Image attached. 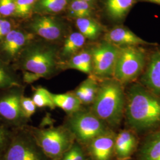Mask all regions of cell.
Returning a JSON list of instances; mask_svg holds the SVG:
<instances>
[{
    "instance_id": "cell-6",
    "label": "cell",
    "mask_w": 160,
    "mask_h": 160,
    "mask_svg": "<svg viewBox=\"0 0 160 160\" xmlns=\"http://www.w3.org/2000/svg\"><path fill=\"white\" fill-rule=\"evenodd\" d=\"M1 160H52L37 143L28 125L14 129L12 141Z\"/></svg>"
},
{
    "instance_id": "cell-23",
    "label": "cell",
    "mask_w": 160,
    "mask_h": 160,
    "mask_svg": "<svg viewBox=\"0 0 160 160\" xmlns=\"http://www.w3.org/2000/svg\"><path fill=\"white\" fill-rule=\"evenodd\" d=\"M22 86L10 64L0 59V90Z\"/></svg>"
},
{
    "instance_id": "cell-21",
    "label": "cell",
    "mask_w": 160,
    "mask_h": 160,
    "mask_svg": "<svg viewBox=\"0 0 160 160\" xmlns=\"http://www.w3.org/2000/svg\"><path fill=\"white\" fill-rule=\"evenodd\" d=\"M75 24L79 32L86 39H95L102 32V25L92 17L77 18Z\"/></svg>"
},
{
    "instance_id": "cell-10",
    "label": "cell",
    "mask_w": 160,
    "mask_h": 160,
    "mask_svg": "<svg viewBox=\"0 0 160 160\" xmlns=\"http://www.w3.org/2000/svg\"><path fill=\"white\" fill-rule=\"evenodd\" d=\"M35 39V36L18 27L12 29L0 42V59L10 64L16 62L23 50Z\"/></svg>"
},
{
    "instance_id": "cell-4",
    "label": "cell",
    "mask_w": 160,
    "mask_h": 160,
    "mask_svg": "<svg viewBox=\"0 0 160 160\" xmlns=\"http://www.w3.org/2000/svg\"><path fill=\"white\" fill-rule=\"evenodd\" d=\"M37 143L52 160H59L76 142L65 125L47 128L28 126Z\"/></svg>"
},
{
    "instance_id": "cell-12",
    "label": "cell",
    "mask_w": 160,
    "mask_h": 160,
    "mask_svg": "<svg viewBox=\"0 0 160 160\" xmlns=\"http://www.w3.org/2000/svg\"><path fill=\"white\" fill-rule=\"evenodd\" d=\"M116 135L110 129L95 138L87 146L92 160H110Z\"/></svg>"
},
{
    "instance_id": "cell-1",
    "label": "cell",
    "mask_w": 160,
    "mask_h": 160,
    "mask_svg": "<svg viewBox=\"0 0 160 160\" xmlns=\"http://www.w3.org/2000/svg\"><path fill=\"white\" fill-rule=\"evenodd\" d=\"M125 113L128 124L136 131L142 132L160 125V97L140 85L128 92Z\"/></svg>"
},
{
    "instance_id": "cell-20",
    "label": "cell",
    "mask_w": 160,
    "mask_h": 160,
    "mask_svg": "<svg viewBox=\"0 0 160 160\" xmlns=\"http://www.w3.org/2000/svg\"><path fill=\"white\" fill-rule=\"evenodd\" d=\"M63 64L67 68L76 69L87 74H92V63L90 49H82Z\"/></svg>"
},
{
    "instance_id": "cell-3",
    "label": "cell",
    "mask_w": 160,
    "mask_h": 160,
    "mask_svg": "<svg viewBox=\"0 0 160 160\" xmlns=\"http://www.w3.org/2000/svg\"><path fill=\"white\" fill-rule=\"evenodd\" d=\"M125 109V98L122 84L114 78L104 79L99 84L91 111L108 126L116 127L119 125Z\"/></svg>"
},
{
    "instance_id": "cell-9",
    "label": "cell",
    "mask_w": 160,
    "mask_h": 160,
    "mask_svg": "<svg viewBox=\"0 0 160 160\" xmlns=\"http://www.w3.org/2000/svg\"><path fill=\"white\" fill-rule=\"evenodd\" d=\"M90 51L92 55L93 75L104 79L113 77L119 47L104 41L92 47Z\"/></svg>"
},
{
    "instance_id": "cell-34",
    "label": "cell",
    "mask_w": 160,
    "mask_h": 160,
    "mask_svg": "<svg viewBox=\"0 0 160 160\" xmlns=\"http://www.w3.org/2000/svg\"></svg>"
},
{
    "instance_id": "cell-27",
    "label": "cell",
    "mask_w": 160,
    "mask_h": 160,
    "mask_svg": "<svg viewBox=\"0 0 160 160\" xmlns=\"http://www.w3.org/2000/svg\"><path fill=\"white\" fill-rule=\"evenodd\" d=\"M38 0H16V10L14 18L26 19L34 12Z\"/></svg>"
},
{
    "instance_id": "cell-32",
    "label": "cell",
    "mask_w": 160,
    "mask_h": 160,
    "mask_svg": "<svg viewBox=\"0 0 160 160\" xmlns=\"http://www.w3.org/2000/svg\"><path fill=\"white\" fill-rule=\"evenodd\" d=\"M72 160H87L86 155L82 148V145L77 142H75L73 146L70 149Z\"/></svg>"
},
{
    "instance_id": "cell-8",
    "label": "cell",
    "mask_w": 160,
    "mask_h": 160,
    "mask_svg": "<svg viewBox=\"0 0 160 160\" xmlns=\"http://www.w3.org/2000/svg\"><path fill=\"white\" fill-rule=\"evenodd\" d=\"M23 86L0 90V120L13 129L27 125L20 106L24 95Z\"/></svg>"
},
{
    "instance_id": "cell-14",
    "label": "cell",
    "mask_w": 160,
    "mask_h": 160,
    "mask_svg": "<svg viewBox=\"0 0 160 160\" xmlns=\"http://www.w3.org/2000/svg\"><path fill=\"white\" fill-rule=\"evenodd\" d=\"M142 81L150 91L160 97V49L153 53Z\"/></svg>"
},
{
    "instance_id": "cell-31",
    "label": "cell",
    "mask_w": 160,
    "mask_h": 160,
    "mask_svg": "<svg viewBox=\"0 0 160 160\" xmlns=\"http://www.w3.org/2000/svg\"><path fill=\"white\" fill-rule=\"evenodd\" d=\"M17 27L15 21L12 18L0 17V42L12 29Z\"/></svg>"
},
{
    "instance_id": "cell-30",
    "label": "cell",
    "mask_w": 160,
    "mask_h": 160,
    "mask_svg": "<svg viewBox=\"0 0 160 160\" xmlns=\"http://www.w3.org/2000/svg\"><path fill=\"white\" fill-rule=\"evenodd\" d=\"M16 0H0V17L14 18Z\"/></svg>"
},
{
    "instance_id": "cell-2",
    "label": "cell",
    "mask_w": 160,
    "mask_h": 160,
    "mask_svg": "<svg viewBox=\"0 0 160 160\" xmlns=\"http://www.w3.org/2000/svg\"><path fill=\"white\" fill-rule=\"evenodd\" d=\"M58 59L56 46L34 39L23 50L16 63L23 71L24 82L32 83L53 74L59 64Z\"/></svg>"
},
{
    "instance_id": "cell-35",
    "label": "cell",
    "mask_w": 160,
    "mask_h": 160,
    "mask_svg": "<svg viewBox=\"0 0 160 160\" xmlns=\"http://www.w3.org/2000/svg\"></svg>"
},
{
    "instance_id": "cell-25",
    "label": "cell",
    "mask_w": 160,
    "mask_h": 160,
    "mask_svg": "<svg viewBox=\"0 0 160 160\" xmlns=\"http://www.w3.org/2000/svg\"><path fill=\"white\" fill-rule=\"evenodd\" d=\"M67 5L68 0H38L34 8L43 14L51 15L62 12Z\"/></svg>"
},
{
    "instance_id": "cell-16",
    "label": "cell",
    "mask_w": 160,
    "mask_h": 160,
    "mask_svg": "<svg viewBox=\"0 0 160 160\" xmlns=\"http://www.w3.org/2000/svg\"><path fill=\"white\" fill-rule=\"evenodd\" d=\"M138 0H104V9L107 16L114 21H120L126 17Z\"/></svg>"
},
{
    "instance_id": "cell-28",
    "label": "cell",
    "mask_w": 160,
    "mask_h": 160,
    "mask_svg": "<svg viewBox=\"0 0 160 160\" xmlns=\"http://www.w3.org/2000/svg\"><path fill=\"white\" fill-rule=\"evenodd\" d=\"M14 129L0 120V160L12 141Z\"/></svg>"
},
{
    "instance_id": "cell-19",
    "label": "cell",
    "mask_w": 160,
    "mask_h": 160,
    "mask_svg": "<svg viewBox=\"0 0 160 160\" xmlns=\"http://www.w3.org/2000/svg\"><path fill=\"white\" fill-rule=\"evenodd\" d=\"M52 97L56 108L62 109L67 115L82 109V104L72 92L63 94L52 93Z\"/></svg>"
},
{
    "instance_id": "cell-22",
    "label": "cell",
    "mask_w": 160,
    "mask_h": 160,
    "mask_svg": "<svg viewBox=\"0 0 160 160\" xmlns=\"http://www.w3.org/2000/svg\"><path fill=\"white\" fill-rule=\"evenodd\" d=\"M139 160H160V131L152 135L143 143Z\"/></svg>"
},
{
    "instance_id": "cell-29",
    "label": "cell",
    "mask_w": 160,
    "mask_h": 160,
    "mask_svg": "<svg viewBox=\"0 0 160 160\" xmlns=\"http://www.w3.org/2000/svg\"><path fill=\"white\" fill-rule=\"evenodd\" d=\"M21 109L24 117L26 120H30L32 116L36 113L37 107L30 97H26L23 95L20 101Z\"/></svg>"
},
{
    "instance_id": "cell-15",
    "label": "cell",
    "mask_w": 160,
    "mask_h": 160,
    "mask_svg": "<svg viewBox=\"0 0 160 160\" xmlns=\"http://www.w3.org/2000/svg\"><path fill=\"white\" fill-rule=\"evenodd\" d=\"M86 40V38L79 32H72L66 37L61 50L58 51V58H60L63 64L82 50Z\"/></svg>"
},
{
    "instance_id": "cell-13",
    "label": "cell",
    "mask_w": 160,
    "mask_h": 160,
    "mask_svg": "<svg viewBox=\"0 0 160 160\" xmlns=\"http://www.w3.org/2000/svg\"><path fill=\"white\" fill-rule=\"evenodd\" d=\"M104 39L105 41L118 47L152 45L124 27H116L111 29L105 34Z\"/></svg>"
},
{
    "instance_id": "cell-18",
    "label": "cell",
    "mask_w": 160,
    "mask_h": 160,
    "mask_svg": "<svg viewBox=\"0 0 160 160\" xmlns=\"http://www.w3.org/2000/svg\"><path fill=\"white\" fill-rule=\"evenodd\" d=\"M99 84L94 76L90 77L80 84L72 92L82 105L92 104L97 96Z\"/></svg>"
},
{
    "instance_id": "cell-7",
    "label": "cell",
    "mask_w": 160,
    "mask_h": 160,
    "mask_svg": "<svg viewBox=\"0 0 160 160\" xmlns=\"http://www.w3.org/2000/svg\"><path fill=\"white\" fill-rule=\"evenodd\" d=\"M145 63V53L137 46L119 48L114 66L113 77L120 84L136 79L142 71Z\"/></svg>"
},
{
    "instance_id": "cell-24",
    "label": "cell",
    "mask_w": 160,
    "mask_h": 160,
    "mask_svg": "<svg viewBox=\"0 0 160 160\" xmlns=\"http://www.w3.org/2000/svg\"><path fill=\"white\" fill-rule=\"evenodd\" d=\"M93 7L89 2L83 0H72L68 6V14L70 17L75 18L92 17Z\"/></svg>"
},
{
    "instance_id": "cell-26",
    "label": "cell",
    "mask_w": 160,
    "mask_h": 160,
    "mask_svg": "<svg viewBox=\"0 0 160 160\" xmlns=\"http://www.w3.org/2000/svg\"><path fill=\"white\" fill-rule=\"evenodd\" d=\"M32 98L38 108H48L51 109L56 108L52 97V92L45 88L41 87L36 88Z\"/></svg>"
},
{
    "instance_id": "cell-11",
    "label": "cell",
    "mask_w": 160,
    "mask_h": 160,
    "mask_svg": "<svg viewBox=\"0 0 160 160\" xmlns=\"http://www.w3.org/2000/svg\"><path fill=\"white\" fill-rule=\"evenodd\" d=\"M28 31L48 42H57L63 38L65 26L50 14H39L33 17L28 26Z\"/></svg>"
},
{
    "instance_id": "cell-33",
    "label": "cell",
    "mask_w": 160,
    "mask_h": 160,
    "mask_svg": "<svg viewBox=\"0 0 160 160\" xmlns=\"http://www.w3.org/2000/svg\"><path fill=\"white\" fill-rule=\"evenodd\" d=\"M139 1H142V2H151V3H154V4H157L160 5V0H138Z\"/></svg>"
},
{
    "instance_id": "cell-5",
    "label": "cell",
    "mask_w": 160,
    "mask_h": 160,
    "mask_svg": "<svg viewBox=\"0 0 160 160\" xmlns=\"http://www.w3.org/2000/svg\"><path fill=\"white\" fill-rule=\"evenodd\" d=\"M64 125L72 132L76 142L81 145H87L95 138L110 130L92 111L82 109L68 115Z\"/></svg>"
},
{
    "instance_id": "cell-17",
    "label": "cell",
    "mask_w": 160,
    "mask_h": 160,
    "mask_svg": "<svg viewBox=\"0 0 160 160\" xmlns=\"http://www.w3.org/2000/svg\"><path fill=\"white\" fill-rule=\"evenodd\" d=\"M136 145L135 138L131 132L123 131L116 136L114 152L119 160H126L133 152Z\"/></svg>"
}]
</instances>
